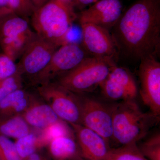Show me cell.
<instances>
[{"label":"cell","instance_id":"3957f363","mask_svg":"<svg viewBox=\"0 0 160 160\" xmlns=\"http://www.w3.org/2000/svg\"><path fill=\"white\" fill-rule=\"evenodd\" d=\"M112 139L122 146L142 139L160 119L143 112L134 100L112 105Z\"/></svg>","mask_w":160,"mask_h":160},{"label":"cell","instance_id":"6da1fadb","mask_svg":"<svg viewBox=\"0 0 160 160\" xmlns=\"http://www.w3.org/2000/svg\"><path fill=\"white\" fill-rule=\"evenodd\" d=\"M112 29L118 51L139 62L156 57L160 48V0H138Z\"/></svg>","mask_w":160,"mask_h":160},{"label":"cell","instance_id":"2e32d148","mask_svg":"<svg viewBox=\"0 0 160 160\" xmlns=\"http://www.w3.org/2000/svg\"><path fill=\"white\" fill-rule=\"evenodd\" d=\"M32 95L23 87L9 93L0 102V118L22 114L29 106Z\"/></svg>","mask_w":160,"mask_h":160},{"label":"cell","instance_id":"83f0119b","mask_svg":"<svg viewBox=\"0 0 160 160\" xmlns=\"http://www.w3.org/2000/svg\"><path fill=\"white\" fill-rule=\"evenodd\" d=\"M98 1V0H75V3L79 6L82 7L92 5Z\"/></svg>","mask_w":160,"mask_h":160},{"label":"cell","instance_id":"ac0fdd59","mask_svg":"<svg viewBox=\"0 0 160 160\" xmlns=\"http://www.w3.org/2000/svg\"><path fill=\"white\" fill-rule=\"evenodd\" d=\"M28 123L21 115L0 118V134L17 139L30 133Z\"/></svg>","mask_w":160,"mask_h":160},{"label":"cell","instance_id":"f546056e","mask_svg":"<svg viewBox=\"0 0 160 160\" xmlns=\"http://www.w3.org/2000/svg\"><path fill=\"white\" fill-rule=\"evenodd\" d=\"M28 158V160H41L39 156L34 153L30 155Z\"/></svg>","mask_w":160,"mask_h":160},{"label":"cell","instance_id":"f1b7e54d","mask_svg":"<svg viewBox=\"0 0 160 160\" xmlns=\"http://www.w3.org/2000/svg\"><path fill=\"white\" fill-rule=\"evenodd\" d=\"M49 0H31L32 2L35 7L36 9L43 6Z\"/></svg>","mask_w":160,"mask_h":160},{"label":"cell","instance_id":"ffe728a7","mask_svg":"<svg viewBox=\"0 0 160 160\" xmlns=\"http://www.w3.org/2000/svg\"><path fill=\"white\" fill-rule=\"evenodd\" d=\"M103 160H148L142 153L137 143L123 145L110 149Z\"/></svg>","mask_w":160,"mask_h":160},{"label":"cell","instance_id":"603a6c76","mask_svg":"<svg viewBox=\"0 0 160 160\" xmlns=\"http://www.w3.org/2000/svg\"><path fill=\"white\" fill-rule=\"evenodd\" d=\"M9 9L14 14L29 20L36 10L31 0H8Z\"/></svg>","mask_w":160,"mask_h":160},{"label":"cell","instance_id":"ba28073f","mask_svg":"<svg viewBox=\"0 0 160 160\" xmlns=\"http://www.w3.org/2000/svg\"><path fill=\"white\" fill-rule=\"evenodd\" d=\"M77 95L81 111V124L102 137L109 143L112 139V106L94 98Z\"/></svg>","mask_w":160,"mask_h":160},{"label":"cell","instance_id":"4dcf8cb0","mask_svg":"<svg viewBox=\"0 0 160 160\" xmlns=\"http://www.w3.org/2000/svg\"><path fill=\"white\" fill-rule=\"evenodd\" d=\"M0 160H1V159H0Z\"/></svg>","mask_w":160,"mask_h":160},{"label":"cell","instance_id":"277c9868","mask_svg":"<svg viewBox=\"0 0 160 160\" xmlns=\"http://www.w3.org/2000/svg\"><path fill=\"white\" fill-rule=\"evenodd\" d=\"M115 65L113 60L88 57L53 82L72 92L84 94L100 87Z\"/></svg>","mask_w":160,"mask_h":160},{"label":"cell","instance_id":"4fadbf2b","mask_svg":"<svg viewBox=\"0 0 160 160\" xmlns=\"http://www.w3.org/2000/svg\"><path fill=\"white\" fill-rule=\"evenodd\" d=\"M122 10L120 0H98L81 12L79 22L80 24L91 23L109 30L117 23Z\"/></svg>","mask_w":160,"mask_h":160},{"label":"cell","instance_id":"7a4b0ae2","mask_svg":"<svg viewBox=\"0 0 160 160\" xmlns=\"http://www.w3.org/2000/svg\"><path fill=\"white\" fill-rule=\"evenodd\" d=\"M77 18L70 0H49L36 9L30 19L35 32L58 48L67 42Z\"/></svg>","mask_w":160,"mask_h":160},{"label":"cell","instance_id":"484cf974","mask_svg":"<svg viewBox=\"0 0 160 160\" xmlns=\"http://www.w3.org/2000/svg\"><path fill=\"white\" fill-rule=\"evenodd\" d=\"M17 73V63L3 52H0V82Z\"/></svg>","mask_w":160,"mask_h":160},{"label":"cell","instance_id":"44dd1931","mask_svg":"<svg viewBox=\"0 0 160 160\" xmlns=\"http://www.w3.org/2000/svg\"><path fill=\"white\" fill-rule=\"evenodd\" d=\"M140 151L148 160H160V134L157 132L145 140L140 146Z\"/></svg>","mask_w":160,"mask_h":160},{"label":"cell","instance_id":"5bb4252c","mask_svg":"<svg viewBox=\"0 0 160 160\" xmlns=\"http://www.w3.org/2000/svg\"><path fill=\"white\" fill-rule=\"evenodd\" d=\"M85 160H103L110 148L101 136L81 124H69Z\"/></svg>","mask_w":160,"mask_h":160},{"label":"cell","instance_id":"d6986e66","mask_svg":"<svg viewBox=\"0 0 160 160\" xmlns=\"http://www.w3.org/2000/svg\"><path fill=\"white\" fill-rule=\"evenodd\" d=\"M69 124L63 120H60L57 122L43 129L42 134L38 139V145H43L50 142L52 140L63 136L75 137L74 132Z\"/></svg>","mask_w":160,"mask_h":160},{"label":"cell","instance_id":"4316f807","mask_svg":"<svg viewBox=\"0 0 160 160\" xmlns=\"http://www.w3.org/2000/svg\"><path fill=\"white\" fill-rule=\"evenodd\" d=\"M11 12H12L9 9L8 0H0V20Z\"/></svg>","mask_w":160,"mask_h":160},{"label":"cell","instance_id":"30bf717a","mask_svg":"<svg viewBox=\"0 0 160 160\" xmlns=\"http://www.w3.org/2000/svg\"><path fill=\"white\" fill-rule=\"evenodd\" d=\"M58 48L36 33L17 63L18 73L30 81L46 68Z\"/></svg>","mask_w":160,"mask_h":160},{"label":"cell","instance_id":"d4e9b609","mask_svg":"<svg viewBox=\"0 0 160 160\" xmlns=\"http://www.w3.org/2000/svg\"><path fill=\"white\" fill-rule=\"evenodd\" d=\"M23 79L18 73L0 82V102L12 92L23 87Z\"/></svg>","mask_w":160,"mask_h":160},{"label":"cell","instance_id":"7c38bea8","mask_svg":"<svg viewBox=\"0 0 160 160\" xmlns=\"http://www.w3.org/2000/svg\"><path fill=\"white\" fill-rule=\"evenodd\" d=\"M100 87L104 96L112 101L134 100L138 93L137 85L130 72L116 65Z\"/></svg>","mask_w":160,"mask_h":160},{"label":"cell","instance_id":"cb8c5ba5","mask_svg":"<svg viewBox=\"0 0 160 160\" xmlns=\"http://www.w3.org/2000/svg\"><path fill=\"white\" fill-rule=\"evenodd\" d=\"M0 159L1 160H22L18 154L15 143L0 134Z\"/></svg>","mask_w":160,"mask_h":160},{"label":"cell","instance_id":"9a60e30c","mask_svg":"<svg viewBox=\"0 0 160 160\" xmlns=\"http://www.w3.org/2000/svg\"><path fill=\"white\" fill-rule=\"evenodd\" d=\"M21 116L29 126L42 129L61 120L37 93H32L29 106Z\"/></svg>","mask_w":160,"mask_h":160},{"label":"cell","instance_id":"7402d4cb","mask_svg":"<svg viewBox=\"0 0 160 160\" xmlns=\"http://www.w3.org/2000/svg\"><path fill=\"white\" fill-rule=\"evenodd\" d=\"M38 139L32 132L17 139L15 143L16 149L22 160L27 158L34 153L38 146Z\"/></svg>","mask_w":160,"mask_h":160},{"label":"cell","instance_id":"52a82bcc","mask_svg":"<svg viewBox=\"0 0 160 160\" xmlns=\"http://www.w3.org/2000/svg\"><path fill=\"white\" fill-rule=\"evenodd\" d=\"M37 93L60 119L69 124H81L77 95L54 82L35 86Z\"/></svg>","mask_w":160,"mask_h":160},{"label":"cell","instance_id":"8fae6325","mask_svg":"<svg viewBox=\"0 0 160 160\" xmlns=\"http://www.w3.org/2000/svg\"><path fill=\"white\" fill-rule=\"evenodd\" d=\"M80 25L82 28V46L87 53L93 57L114 61L118 50L109 30L91 23Z\"/></svg>","mask_w":160,"mask_h":160},{"label":"cell","instance_id":"9c48e42d","mask_svg":"<svg viewBox=\"0 0 160 160\" xmlns=\"http://www.w3.org/2000/svg\"><path fill=\"white\" fill-rule=\"evenodd\" d=\"M140 94L150 112L160 118V62L156 57H148L140 61Z\"/></svg>","mask_w":160,"mask_h":160},{"label":"cell","instance_id":"8992f818","mask_svg":"<svg viewBox=\"0 0 160 160\" xmlns=\"http://www.w3.org/2000/svg\"><path fill=\"white\" fill-rule=\"evenodd\" d=\"M87 54L82 46L77 43L63 44L55 51L46 68L29 81L30 85L35 87L53 82L75 68L88 57Z\"/></svg>","mask_w":160,"mask_h":160},{"label":"cell","instance_id":"5b68a950","mask_svg":"<svg viewBox=\"0 0 160 160\" xmlns=\"http://www.w3.org/2000/svg\"><path fill=\"white\" fill-rule=\"evenodd\" d=\"M36 35L29 20L12 12L0 20V48L14 62L19 59Z\"/></svg>","mask_w":160,"mask_h":160},{"label":"cell","instance_id":"e0dca14e","mask_svg":"<svg viewBox=\"0 0 160 160\" xmlns=\"http://www.w3.org/2000/svg\"><path fill=\"white\" fill-rule=\"evenodd\" d=\"M74 137L63 136L49 143L51 155L55 160H85Z\"/></svg>","mask_w":160,"mask_h":160}]
</instances>
